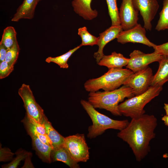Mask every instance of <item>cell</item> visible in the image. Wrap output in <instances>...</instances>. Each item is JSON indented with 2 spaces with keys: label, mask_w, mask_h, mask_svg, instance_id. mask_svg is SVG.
Segmentation results:
<instances>
[{
  "label": "cell",
  "mask_w": 168,
  "mask_h": 168,
  "mask_svg": "<svg viewBox=\"0 0 168 168\" xmlns=\"http://www.w3.org/2000/svg\"><path fill=\"white\" fill-rule=\"evenodd\" d=\"M123 30L121 26H111L103 32L99 34L97 45L98 51L94 54V57L98 63L104 55L103 49L105 46L110 42L117 38L120 33Z\"/></svg>",
  "instance_id": "obj_13"
},
{
  "label": "cell",
  "mask_w": 168,
  "mask_h": 168,
  "mask_svg": "<svg viewBox=\"0 0 168 168\" xmlns=\"http://www.w3.org/2000/svg\"><path fill=\"white\" fill-rule=\"evenodd\" d=\"M129 60V58L124 57L122 54L113 52L110 55H104L97 64L100 66L106 67L109 69L121 68L126 66Z\"/></svg>",
  "instance_id": "obj_16"
},
{
  "label": "cell",
  "mask_w": 168,
  "mask_h": 168,
  "mask_svg": "<svg viewBox=\"0 0 168 168\" xmlns=\"http://www.w3.org/2000/svg\"><path fill=\"white\" fill-rule=\"evenodd\" d=\"M164 108L165 110L166 115H168V104L165 103Z\"/></svg>",
  "instance_id": "obj_36"
},
{
  "label": "cell",
  "mask_w": 168,
  "mask_h": 168,
  "mask_svg": "<svg viewBox=\"0 0 168 168\" xmlns=\"http://www.w3.org/2000/svg\"><path fill=\"white\" fill-rule=\"evenodd\" d=\"M108 13L111 21V26H120L119 13L117 6V0H106Z\"/></svg>",
  "instance_id": "obj_26"
},
{
  "label": "cell",
  "mask_w": 168,
  "mask_h": 168,
  "mask_svg": "<svg viewBox=\"0 0 168 168\" xmlns=\"http://www.w3.org/2000/svg\"><path fill=\"white\" fill-rule=\"evenodd\" d=\"M8 49L3 45L0 44V62L5 60Z\"/></svg>",
  "instance_id": "obj_33"
},
{
  "label": "cell",
  "mask_w": 168,
  "mask_h": 168,
  "mask_svg": "<svg viewBox=\"0 0 168 168\" xmlns=\"http://www.w3.org/2000/svg\"><path fill=\"white\" fill-rule=\"evenodd\" d=\"M158 62L159 68L153 76L151 86H162L168 81V55H161Z\"/></svg>",
  "instance_id": "obj_17"
},
{
  "label": "cell",
  "mask_w": 168,
  "mask_h": 168,
  "mask_svg": "<svg viewBox=\"0 0 168 168\" xmlns=\"http://www.w3.org/2000/svg\"><path fill=\"white\" fill-rule=\"evenodd\" d=\"M50 158L51 162L61 161L71 168L80 167L78 163L73 160L63 145L54 148L51 153Z\"/></svg>",
  "instance_id": "obj_18"
},
{
  "label": "cell",
  "mask_w": 168,
  "mask_h": 168,
  "mask_svg": "<svg viewBox=\"0 0 168 168\" xmlns=\"http://www.w3.org/2000/svg\"><path fill=\"white\" fill-rule=\"evenodd\" d=\"M81 46L79 45L75 48L70 50L67 53L58 56L53 57H49L45 59L48 63H54L58 65L60 68L67 69L69 65L67 62L71 56Z\"/></svg>",
  "instance_id": "obj_22"
},
{
  "label": "cell",
  "mask_w": 168,
  "mask_h": 168,
  "mask_svg": "<svg viewBox=\"0 0 168 168\" xmlns=\"http://www.w3.org/2000/svg\"><path fill=\"white\" fill-rule=\"evenodd\" d=\"M31 153L30 152L28 155L25 158V163L22 168H34V166L31 162Z\"/></svg>",
  "instance_id": "obj_34"
},
{
  "label": "cell",
  "mask_w": 168,
  "mask_h": 168,
  "mask_svg": "<svg viewBox=\"0 0 168 168\" xmlns=\"http://www.w3.org/2000/svg\"><path fill=\"white\" fill-rule=\"evenodd\" d=\"M30 152H26L22 149L18 150L15 153L16 156L12 159L11 162L8 164L2 166L3 168H16L19 164L20 162L25 159Z\"/></svg>",
  "instance_id": "obj_27"
},
{
  "label": "cell",
  "mask_w": 168,
  "mask_h": 168,
  "mask_svg": "<svg viewBox=\"0 0 168 168\" xmlns=\"http://www.w3.org/2000/svg\"><path fill=\"white\" fill-rule=\"evenodd\" d=\"M63 146L77 162H85L89 160V149L84 134L77 133L65 137Z\"/></svg>",
  "instance_id": "obj_6"
},
{
  "label": "cell",
  "mask_w": 168,
  "mask_h": 168,
  "mask_svg": "<svg viewBox=\"0 0 168 168\" xmlns=\"http://www.w3.org/2000/svg\"><path fill=\"white\" fill-rule=\"evenodd\" d=\"M161 120L166 125L168 126V115H166L164 116L162 118Z\"/></svg>",
  "instance_id": "obj_35"
},
{
  "label": "cell",
  "mask_w": 168,
  "mask_h": 168,
  "mask_svg": "<svg viewBox=\"0 0 168 168\" xmlns=\"http://www.w3.org/2000/svg\"><path fill=\"white\" fill-rule=\"evenodd\" d=\"M18 93L21 98L26 114L40 124L46 117L43 110L37 103L29 85L23 84L18 89Z\"/></svg>",
  "instance_id": "obj_7"
},
{
  "label": "cell",
  "mask_w": 168,
  "mask_h": 168,
  "mask_svg": "<svg viewBox=\"0 0 168 168\" xmlns=\"http://www.w3.org/2000/svg\"><path fill=\"white\" fill-rule=\"evenodd\" d=\"M39 2V0H24L22 3L17 9L11 21L16 22L22 19H32Z\"/></svg>",
  "instance_id": "obj_15"
},
{
  "label": "cell",
  "mask_w": 168,
  "mask_h": 168,
  "mask_svg": "<svg viewBox=\"0 0 168 168\" xmlns=\"http://www.w3.org/2000/svg\"><path fill=\"white\" fill-rule=\"evenodd\" d=\"M78 34L81 37L82 42L80 45L83 46H93L97 45L99 37H96L90 33L86 26L79 28L78 29Z\"/></svg>",
  "instance_id": "obj_24"
},
{
  "label": "cell",
  "mask_w": 168,
  "mask_h": 168,
  "mask_svg": "<svg viewBox=\"0 0 168 168\" xmlns=\"http://www.w3.org/2000/svg\"><path fill=\"white\" fill-rule=\"evenodd\" d=\"M21 122L23 123L28 134L35 132L46 134L44 125L40 124L26 114Z\"/></svg>",
  "instance_id": "obj_21"
},
{
  "label": "cell",
  "mask_w": 168,
  "mask_h": 168,
  "mask_svg": "<svg viewBox=\"0 0 168 168\" xmlns=\"http://www.w3.org/2000/svg\"><path fill=\"white\" fill-rule=\"evenodd\" d=\"M162 90V86H151L145 92L128 98L119 105L121 115L136 119L145 114V106L158 96Z\"/></svg>",
  "instance_id": "obj_5"
},
{
  "label": "cell",
  "mask_w": 168,
  "mask_h": 168,
  "mask_svg": "<svg viewBox=\"0 0 168 168\" xmlns=\"http://www.w3.org/2000/svg\"><path fill=\"white\" fill-rule=\"evenodd\" d=\"M43 124L45 126L46 134L52 142L53 148L63 145L65 138L53 127L46 117Z\"/></svg>",
  "instance_id": "obj_20"
},
{
  "label": "cell",
  "mask_w": 168,
  "mask_h": 168,
  "mask_svg": "<svg viewBox=\"0 0 168 168\" xmlns=\"http://www.w3.org/2000/svg\"><path fill=\"white\" fill-rule=\"evenodd\" d=\"M80 103L92 122V125L88 128L87 134V137L90 139L101 135L108 129L120 131L124 128L129 122L127 120L114 119L100 113L88 101L81 100Z\"/></svg>",
  "instance_id": "obj_3"
},
{
  "label": "cell",
  "mask_w": 168,
  "mask_h": 168,
  "mask_svg": "<svg viewBox=\"0 0 168 168\" xmlns=\"http://www.w3.org/2000/svg\"><path fill=\"white\" fill-rule=\"evenodd\" d=\"M134 96L131 88L123 85L111 91L90 92L88 101L95 109H105L113 115L120 116L118 107L119 103L125 98H129Z\"/></svg>",
  "instance_id": "obj_2"
},
{
  "label": "cell",
  "mask_w": 168,
  "mask_h": 168,
  "mask_svg": "<svg viewBox=\"0 0 168 168\" xmlns=\"http://www.w3.org/2000/svg\"><path fill=\"white\" fill-rule=\"evenodd\" d=\"M20 48L17 41L7 51L5 61L14 65L18 58Z\"/></svg>",
  "instance_id": "obj_28"
},
{
  "label": "cell",
  "mask_w": 168,
  "mask_h": 168,
  "mask_svg": "<svg viewBox=\"0 0 168 168\" xmlns=\"http://www.w3.org/2000/svg\"><path fill=\"white\" fill-rule=\"evenodd\" d=\"M163 157L165 158H168V153L164 154L163 155Z\"/></svg>",
  "instance_id": "obj_37"
},
{
  "label": "cell",
  "mask_w": 168,
  "mask_h": 168,
  "mask_svg": "<svg viewBox=\"0 0 168 168\" xmlns=\"http://www.w3.org/2000/svg\"><path fill=\"white\" fill-rule=\"evenodd\" d=\"M0 144V161L7 162L12 160L14 154L7 147L2 148Z\"/></svg>",
  "instance_id": "obj_30"
},
{
  "label": "cell",
  "mask_w": 168,
  "mask_h": 168,
  "mask_svg": "<svg viewBox=\"0 0 168 168\" xmlns=\"http://www.w3.org/2000/svg\"><path fill=\"white\" fill-rule=\"evenodd\" d=\"M153 77L152 69L148 66L136 72L133 73L124 85L131 88L135 96L146 91L151 86Z\"/></svg>",
  "instance_id": "obj_8"
},
{
  "label": "cell",
  "mask_w": 168,
  "mask_h": 168,
  "mask_svg": "<svg viewBox=\"0 0 168 168\" xmlns=\"http://www.w3.org/2000/svg\"><path fill=\"white\" fill-rule=\"evenodd\" d=\"M17 41L16 32L14 28L12 26L6 27L3 30L0 44L8 49Z\"/></svg>",
  "instance_id": "obj_23"
},
{
  "label": "cell",
  "mask_w": 168,
  "mask_h": 168,
  "mask_svg": "<svg viewBox=\"0 0 168 168\" xmlns=\"http://www.w3.org/2000/svg\"><path fill=\"white\" fill-rule=\"evenodd\" d=\"M135 8L140 12L144 22V27L148 30L152 29V21L159 7L157 0H132Z\"/></svg>",
  "instance_id": "obj_11"
},
{
  "label": "cell",
  "mask_w": 168,
  "mask_h": 168,
  "mask_svg": "<svg viewBox=\"0 0 168 168\" xmlns=\"http://www.w3.org/2000/svg\"><path fill=\"white\" fill-rule=\"evenodd\" d=\"M157 125L155 116L144 114L138 118L131 119L117 136L128 145L136 160L140 162L150 152V143L155 137Z\"/></svg>",
  "instance_id": "obj_1"
},
{
  "label": "cell",
  "mask_w": 168,
  "mask_h": 168,
  "mask_svg": "<svg viewBox=\"0 0 168 168\" xmlns=\"http://www.w3.org/2000/svg\"><path fill=\"white\" fill-rule=\"evenodd\" d=\"M30 136L32 139L33 147L36 154L43 162L50 163L51 153L53 148L44 143L36 136Z\"/></svg>",
  "instance_id": "obj_19"
},
{
  "label": "cell",
  "mask_w": 168,
  "mask_h": 168,
  "mask_svg": "<svg viewBox=\"0 0 168 168\" xmlns=\"http://www.w3.org/2000/svg\"><path fill=\"white\" fill-rule=\"evenodd\" d=\"M146 29L138 24L133 28L122 31L117 38L118 42L122 44L128 43H138L150 47L156 44L151 42L146 36Z\"/></svg>",
  "instance_id": "obj_10"
},
{
  "label": "cell",
  "mask_w": 168,
  "mask_h": 168,
  "mask_svg": "<svg viewBox=\"0 0 168 168\" xmlns=\"http://www.w3.org/2000/svg\"><path fill=\"white\" fill-rule=\"evenodd\" d=\"M41 0H39V1H40Z\"/></svg>",
  "instance_id": "obj_38"
},
{
  "label": "cell",
  "mask_w": 168,
  "mask_h": 168,
  "mask_svg": "<svg viewBox=\"0 0 168 168\" xmlns=\"http://www.w3.org/2000/svg\"><path fill=\"white\" fill-rule=\"evenodd\" d=\"M14 65L4 60L0 63V78L2 79L8 77L14 70Z\"/></svg>",
  "instance_id": "obj_29"
},
{
  "label": "cell",
  "mask_w": 168,
  "mask_h": 168,
  "mask_svg": "<svg viewBox=\"0 0 168 168\" xmlns=\"http://www.w3.org/2000/svg\"><path fill=\"white\" fill-rule=\"evenodd\" d=\"M138 12L134 7L132 0H122L119 13L123 30L130 29L138 24Z\"/></svg>",
  "instance_id": "obj_12"
},
{
  "label": "cell",
  "mask_w": 168,
  "mask_h": 168,
  "mask_svg": "<svg viewBox=\"0 0 168 168\" xmlns=\"http://www.w3.org/2000/svg\"><path fill=\"white\" fill-rule=\"evenodd\" d=\"M161 55L154 52L145 54L138 50H135L129 55L130 58L126 68L134 73L145 68L150 64L158 62Z\"/></svg>",
  "instance_id": "obj_9"
},
{
  "label": "cell",
  "mask_w": 168,
  "mask_h": 168,
  "mask_svg": "<svg viewBox=\"0 0 168 168\" xmlns=\"http://www.w3.org/2000/svg\"><path fill=\"white\" fill-rule=\"evenodd\" d=\"M155 29L158 31L168 29V0H163V7Z\"/></svg>",
  "instance_id": "obj_25"
},
{
  "label": "cell",
  "mask_w": 168,
  "mask_h": 168,
  "mask_svg": "<svg viewBox=\"0 0 168 168\" xmlns=\"http://www.w3.org/2000/svg\"><path fill=\"white\" fill-rule=\"evenodd\" d=\"M92 0H73L71 3L74 12L84 19L91 20L98 14L96 10L92 9L91 4Z\"/></svg>",
  "instance_id": "obj_14"
},
{
  "label": "cell",
  "mask_w": 168,
  "mask_h": 168,
  "mask_svg": "<svg viewBox=\"0 0 168 168\" xmlns=\"http://www.w3.org/2000/svg\"><path fill=\"white\" fill-rule=\"evenodd\" d=\"M133 73L127 68H111L101 76L87 81L84 84V87L90 92L97 91L101 89L105 91H112L124 85Z\"/></svg>",
  "instance_id": "obj_4"
},
{
  "label": "cell",
  "mask_w": 168,
  "mask_h": 168,
  "mask_svg": "<svg viewBox=\"0 0 168 168\" xmlns=\"http://www.w3.org/2000/svg\"><path fill=\"white\" fill-rule=\"evenodd\" d=\"M29 135L30 136L33 135L36 136L44 143L53 148L52 142L47 134H43L35 132L29 134Z\"/></svg>",
  "instance_id": "obj_32"
},
{
  "label": "cell",
  "mask_w": 168,
  "mask_h": 168,
  "mask_svg": "<svg viewBox=\"0 0 168 168\" xmlns=\"http://www.w3.org/2000/svg\"><path fill=\"white\" fill-rule=\"evenodd\" d=\"M153 48L154 52L161 55H168V42L160 45H156Z\"/></svg>",
  "instance_id": "obj_31"
}]
</instances>
